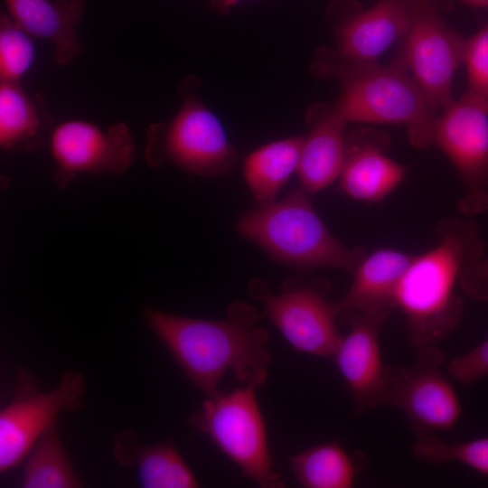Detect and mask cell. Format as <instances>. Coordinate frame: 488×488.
Here are the masks:
<instances>
[{
  "instance_id": "4316f807",
  "label": "cell",
  "mask_w": 488,
  "mask_h": 488,
  "mask_svg": "<svg viewBox=\"0 0 488 488\" xmlns=\"http://www.w3.org/2000/svg\"><path fill=\"white\" fill-rule=\"evenodd\" d=\"M447 373L460 384L470 386L488 375V339L447 365Z\"/></svg>"
},
{
  "instance_id": "44dd1931",
  "label": "cell",
  "mask_w": 488,
  "mask_h": 488,
  "mask_svg": "<svg viewBox=\"0 0 488 488\" xmlns=\"http://www.w3.org/2000/svg\"><path fill=\"white\" fill-rule=\"evenodd\" d=\"M305 136H291L264 145L244 159L242 171L257 206L268 205L296 170Z\"/></svg>"
},
{
  "instance_id": "d6986e66",
  "label": "cell",
  "mask_w": 488,
  "mask_h": 488,
  "mask_svg": "<svg viewBox=\"0 0 488 488\" xmlns=\"http://www.w3.org/2000/svg\"><path fill=\"white\" fill-rule=\"evenodd\" d=\"M52 129V119L40 94H29L21 81L0 80L2 151L39 150L49 143Z\"/></svg>"
},
{
  "instance_id": "5bb4252c",
  "label": "cell",
  "mask_w": 488,
  "mask_h": 488,
  "mask_svg": "<svg viewBox=\"0 0 488 488\" xmlns=\"http://www.w3.org/2000/svg\"><path fill=\"white\" fill-rule=\"evenodd\" d=\"M388 139L369 129L345 135V154L340 188L352 199L377 202L404 179L406 167L385 155Z\"/></svg>"
},
{
  "instance_id": "8992f818",
  "label": "cell",
  "mask_w": 488,
  "mask_h": 488,
  "mask_svg": "<svg viewBox=\"0 0 488 488\" xmlns=\"http://www.w3.org/2000/svg\"><path fill=\"white\" fill-rule=\"evenodd\" d=\"M253 385L207 397L191 418L192 427L207 435L244 475L262 488H283L273 469L266 424Z\"/></svg>"
},
{
  "instance_id": "5b68a950",
  "label": "cell",
  "mask_w": 488,
  "mask_h": 488,
  "mask_svg": "<svg viewBox=\"0 0 488 488\" xmlns=\"http://www.w3.org/2000/svg\"><path fill=\"white\" fill-rule=\"evenodd\" d=\"M199 80L188 76L179 86L182 103L168 121L150 124L144 157L149 167L174 164L186 173L212 178L228 174L238 160L217 116L202 102Z\"/></svg>"
},
{
  "instance_id": "9c48e42d",
  "label": "cell",
  "mask_w": 488,
  "mask_h": 488,
  "mask_svg": "<svg viewBox=\"0 0 488 488\" xmlns=\"http://www.w3.org/2000/svg\"><path fill=\"white\" fill-rule=\"evenodd\" d=\"M443 109L432 144L449 158L463 183L456 209L473 216L488 209V111L466 92Z\"/></svg>"
},
{
  "instance_id": "d4e9b609",
  "label": "cell",
  "mask_w": 488,
  "mask_h": 488,
  "mask_svg": "<svg viewBox=\"0 0 488 488\" xmlns=\"http://www.w3.org/2000/svg\"><path fill=\"white\" fill-rule=\"evenodd\" d=\"M35 57L33 36L6 13L0 14V80L21 81Z\"/></svg>"
},
{
  "instance_id": "603a6c76",
  "label": "cell",
  "mask_w": 488,
  "mask_h": 488,
  "mask_svg": "<svg viewBox=\"0 0 488 488\" xmlns=\"http://www.w3.org/2000/svg\"><path fill=\"white\" fill-rule=\"evenodd\" d=\"M289 464L306 488H350L357 472L351 456L335 441L311 446L294 455Z\"/></svg>"
},
{
  "instance_id": "ba28073f",
  "label": "cell",
  "mask_w": 488,
  "mask_h": 488,
  "mask_svg": "<svg viewBox=\"0 0 488 488\" xmlns=\"http://www.w3.org/2000/svg\"><path fill=\"white\" fill-rule=\"evenodd\" d=\"M249 290L252 298L263 304V316L293 348L319 357L333 356L343 335L336 324L337 310L323 286L290 278L275 294L263 280L253 279Z\"/></svg>"
},
{
  "instance_id": "9a60e30c",
  "label": "cell",
  "mask_w": 488,
  "mask_h": 488,
  "mask_svg": "<svg viewBox=\"0 0 488 488\" xmlns=\"http://www.w3.org/2000/svg\"><path fill=\"white\" fill-rule=\"evenodd\" d=\"M410 23V0H378L366 10L349 14L336 25L337 57L374 62L405 36Z\"/></svg>"
},
{
  "instance_id": "f1b7e54d",
  "label": "cell",
  "mask_w": 488,
  "mask_h": 488,
  "mask_svg": "<svg viewBox=\"0 0 488 488\" xmlns=\"http://www.w3.org/2000/svg\"><path fill=\"white\" fill-rule=\"evenodd\" d=\"M239 0H211V5L220 13H226Z\"/></svg>"
},
{
  "instance_id": "3957f363",
  "label": "cell",
  "mask_w": 488,
  "mask_h": 488,
  "mask_svg": "<svg viewBox=\"0 0 488 488\" xmlns=\"http://www.w3.org/2000/svg\"><path fill=\"white\" fill-rule=\"evenodd\" d=\"M328 61L326 70L341 83V95L332 107L347 124H405L412 145L422 149L432 145L439 108L399 58L389 66L337 56Z\"/></svg>"
},
{
  "instance_id": "4fadbf2b",
  "label": "cell",
  "mask_w": 488,
  "mask_h": 488,
  "mask_svg": "<svg viewBox=\"0 0 488 488\" xmlns=\"http://www.w3.org/2000/svg\"><path fill=\"white\" fill-rule=\"evenodd\" d=\"M391 312L386 309L338 314L348 324L350 331L343 336L333 357L358 413L386 405L390 367L382 361L379 335Z\"/></svg>"
},
{
  "instance_id": "277c9868",
  "label": "cell",
  "mask_w": 488,
  "mask_h": 488,
  "mask_svg": "<svg viewBox=\"0 0 488 488\" xmlns=\"http://www.w3.org/2000/svg\"><path fill=\"white\" fill-rule=\"evenodd\" d=\"M301 188L279 201L243 212L236 231L277 262L296 268L335 267L352 273L367 255L337 239Z\"/></svg>"
},
{
  "instance_id": "7402d4cb",
  "label": "cell",
  "mask_w": 488,
  "mask_h": 488,
  "mask_svg": "<svg viewBox=\"0 0 488 488\" xmlns=\"http://www.w3.org/2000/svg\"><path fill=\"white\" fill-rule=\"evenodd\" d=\"M28 455L21 487L78 488L83 485L61 439L57 421L42 433Z\"/></svg>"
},
{
  "instance_id": "f546056e",
  "label": "cell",
  "mask_w": 488,
  "mask_h": 488,
  "mask_svg": "<svg viewBox=\"0 0 488 488\" xmlns=\"http://www.w3.org/2000/svg\"><path fill=\"white\" fill-rule=\"evenodd\" d=\"M466 4L488 8V0H461Z\"/></svg>"
},
{
  "instance_id": "484cf974",
  "label": "cell",
  "mask_w": 488,
  "mask_h": 488,
  "mask_svg": "<svg viewBox=\"0 0 488 488\" xmlns=\"http://www.w3.org/2000/svg\"><path fill=\"white\" fill-rule=\"evenodd\" d=\"M471 97L488 111V23L466 41L465 62Z\"/></svg>"
},
{
  "instance_id": "2e32d148",
  "label": "cell",
  "mask_w": 488,
  "mask_h": 488,
  "mask_svg": "<svg viewBox=\"0 0 488 488\" xmlns=\"http://www.w3.org/2000/svg\"><path fill=\"white\" fill-rule=\"evenodd\" d=\"M13 21L33 37L49 41L53 61L64 66L81 52L79 26L86 10L85 0H4Z\"/></svg>"
},
{
  "instance_id": "7a4b0ae2",
  "label": "cell",
  "mask_w": 488,
  "mask_h": 488,
  "mask_svg": "<svg viewBox=\"0 0 488 488\" xmlns=\"http://www.w3.org/2000/svg\"><path fill=\"white\" fill-rule=\"evenodd\" d=\"M436 244L417 254L395 296L410 343L421 348L444 341L459 324L464 303L456 292L465 263L482 257V229L472 220L447 217L435 228Z\"/></svg>"
},
{
  "instance_id": "6da1fadb",
  "label": "cell",
  "mask_w": 488,
  "mask_h": 488,
  "mask_svg": "<svg viewBox=\"0 0 488 488\" xmlns=\"http://www.w3.org/2000/svg\"><path fill=\"white\" fill-rule=\"evenodd\" d=\"M143 315L185 376L207 397L219 392L228 371L244 385L257 388L266 382L271 361L268 333L258 326L263 314L253 305L234 301L220 320L175 315L149 306Z\"/></svg>"
},
{
  "instance_id": "30bf717a",
  "label": "cell",
  "mask_w": 488,
  "mask_h": 488,
  "mask_svg": "<svg viewBox=\"0 0 488 488\" xmlns=\"http://www.w3.org/2000/svg\"><path fill=\"white\" fill-rule=\"evenodd\" d=\"M444 361L436 344L418 348L411 365L390 367L386 405L405 413L418 437L449 431L461 416L458 397L441 371Z\"/></svg>"
},
{
  "instance_id": "83f0119b",
  "label": "cell",
  "mask_w": 488,
  "mask_h": 488,
  "mask_svg": "<svg viewBox=\"0 0 488 488\" xmlns=\"http://www.w3.org/2000/svg\"><path fill=\"white\" fill-rule=\"evenodd\" d=\"M460 287L471 298L488 302V258L467 260L461 271Z\"/></svg>"
},
{
  "instance_id": "7c38bea8",
  "label": "cell",
  "mask_w": 488,
  "mask_h": 488,
  "mask_svg": "<svg viewBox=\"0 0 488 488\" xmlns=\"http://www.w3.org/2000/svg\"><path fill=\"white\" fill-rule=\"evenodd\" d=\"M48 144L54 161L52 179L60 190L80 174L120 175L137 156L133 135L124 122L102 129L86 120H66L53 127Z\"/></svg>"
},
{
  "instance_id": "ac0fdd59",
  "label": "cell",
  "mask_w": 488,
  "mask_h": 488,
  "mask_svg": "<svg viewBox=\"0 0 488 488\" xmlns=\"http://www.w3.org/2000/svg\"><path fill=\"white\" fill-rule=\"evenodd\" d=\"M415 257L393 249L367 254L352 272V283L346 294L333 301L338 314L396 309L398 286Z\"/></svg>"
},
{
  "instance_id": "52a82bcc",
  "label": "cell",
  "mask_w": 488,
  "mask_h": 488,
  "mask_svg": "<svg viewBox=\"0 0 488 488\" xmlns=\"http://www.w3.org/2000/svg\"><path fill=\"white\" fill-rule=\"evenodd\" d=\"M36 376L17 370L13 400L0 411V471L5 472L27 455L42 433L62 411L83 405L84 376L66 371L55 389L42 392Z\"/></svg>"
},
{
  "instance_id": "ffe728a7",
  "label": "cell",
  "mask_w": 488,
  "mask_h": 488,
  "mask_svg": "<svg viewBox=\"0 0 488 488\" xmlns=\"http://www.w3.org/2000/svg\"><path fill=\"white\" fill-rule=\"evenodd\" d=\"M114 455L125 465H136L144 488H194L199 483L172 441L140 446L133 432L114 437Z\"/></svg>"
},
{
  "instance_id": "e0dca14e",
  "label": "cell",
  "mask_w": 488,
  "mask_h": 488,
  "mask_svg": "<svg viewBox=\"0 0 488 488\" xmlns=\"http://www.w3.org/2000/svg\"><path fill=\"white\" fill-rule=\"evenodd\" d=\"M311 126L305 136L296 173L301 189L314 194L339 178L345 154L347 123L333 107H314L308 113Z\"/></svg>"
},
{
  "instance_id": "8fae6325",
  "label": "cell",
  "mask_w": 488,
  "mask_h": 488,
  "mask_svg": "<svg viewBox=\"0 0 488 488\" xmlns=\"http://www.w3.org/2000/svg\"><path fill=\"white\" fill-rule=\"evenodd\" d=\"M466 41L446 25L431 0H410V23L398 58L438 108L454 100L452 80L465 62Z\"/></svg>"
},
{
  "instance_id": "cb8c5ba5",
  "label": "cell",
  "mask_w": 488,
  "mask_h": 488,
  "mask_svg": "<svg viewBox=\"0 0 488 488\" xmlns=\"http://www.w3.org/2000/svg\"><path fill=\"white\" fill-rule=\"evenodd\" d=\"M411 450L413 455L424 463L458 462L488 475V437L446 443L436 435L420 436Z\"/></svg>"
}]
</instances>
